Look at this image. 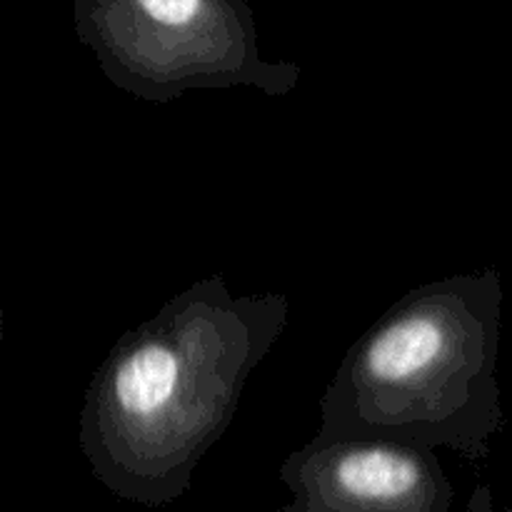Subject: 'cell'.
Masks as SVG:
<instances>
[{"instance_id": "2", "label": "cell", "mask_w": 512, "mask_h": 512, "mask_svg": "<svg viewBox=\"0 0 512 512\" xmlns=\"http://www.w3.org/2000/svg\"><path fill=\"white\" fill-rule=\"evenodd\" d=\"M500 270L430 280L395 300L340 360L318 435H365L485 460L503 430Z\"/></svg>"}, {"instance_id": "1", "label": "cell", "mask_w": 512, "mask_h": 512, "mask_svg": "<svg viewBox=\"0 0 512 512\" xmlns=\"http://www.w3.org/2000/svg\"><path fill=\"white\" fill-rule=\"evenodd\" d=\"M288 315V295H233L218 273L120 335L80 410V450L95 480L145 508L183 498Z\"/></svg>"}, {"instance_id": "5", "label": "cell", "mask_w": 512, "mask_h": 512, "mask_svg": "<svg viewBox=\"0 0 512 512\" xmlns=\"http://www.w3.org/2000/svg\"><path fill=\"white\" fill-rule=\"evenodd\" d=\"M468 512H500L495 508V498H493V490H490V485H478V488L473 490V495H470L468 500ZM503 512H512V508L503 510Z\"/></svg>"}, {"instance_id": "3", "label": "cell", "mask_w": 512, "mask_h": 512, "mask_svg": "<svg viewBox=\"0 0 512 512\" xmlns=\"http://www.w3.org/2000/svg\"><path fill=\"white\" fill-rule=\"evenodd\" d=\"M75 30L105 78L148 103L223 88L283 98L303 78L263 58L248 0H75Z\"/></svg>"}, {"instance_id": "4", "label": "cell", "mask_w": 512, "mask_h": 512, "mask_svg": "<svg viewBox=\"0 0 512 512\" xmlns=\"http://www.w3.org/2000/svg\"><path fill=\"white\" fill-rule=\"evenodd\" d=\"M280 512H450L455 488L438 450L408 440L315 433L278 468Z\"/></svg>"}]
</instances>
